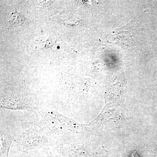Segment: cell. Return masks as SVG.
Returning <instances> with one entry per match:
<instances>
[{
	"mask_svg": "<svg viewBox=\"0 0 157 157\" xmlns=\"http://www.w3.org/2000/svg\"><path fill=\"white\" fill-rule=\"evenodd\" d=\"M132 157H137V156L136 155V154H132Z\"/></svg>",
	"mask_w": 157,
	"mask_h": 157,
	"instance_id": "2",
	"label": "cell"
},
{
	"mask_svg": "<svg viewBox=\"0 0 157 157\" xmlns=\"http://www.w3.org/2000/svg\"><path fill=\"white\" fill-rule=\"evenodd\" d=\"M25 17L22 15L17 13V12H15L12 13L9 22L12 25H21L25 21Z\"/></svg>",
	"mask_w": 157,
	"mask_h": 157,
	"instance_id": "1",
	"label": "cell"
}]
</instances>
